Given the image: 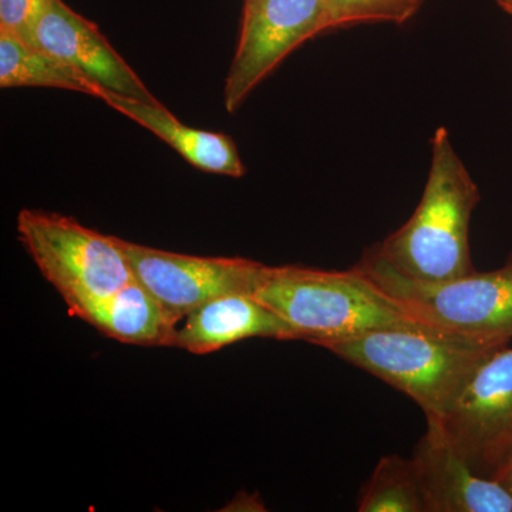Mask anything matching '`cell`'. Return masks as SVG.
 I'll return each mask as SVG.
<instances>
[{"instance_id":"obj_1","label":"cell","mask_w":512,"mask_h":512,"mask_svg":"<svg viewBox=\"0 0 512 512\" xmlns=\"http://www.w3.org/2000/svg\"><path fill=\"white\" fill-rule=\"evenodd\" d=\"M480 191L439 127L431 138L429 177L410 220L375 245L379 254L407 278L441 282L476 271L470 254V221Z\"/></svg>"},{"instance_id":"obj_2","label":"cell","mask_w":512,"mask_h":512,"mask_svg":"<svg viewBox=\"0 0 512 512\" xmlns=\"http://www.w3.org/2000/svg\"><path fill=\"white\" fill-rule=\"evenodd\" d=\"M510 342L473 340L429 329H383L320 345L412 397L427 421L439 420L468 380Z\"/></svg>"},{"instance_id":"obj_3","label":"cell","mask_w":512,"mask_h":512,"mask_svg":"<svg viewBox=\"0 0 512 512\" xmlns=\"http://www.w3.org/2000/svg\"><path fill=\"white\" fill-rule=\"evenodd\" d=\"M252 295L284 319L296 338L318 346L375 330L427 329L404 315L357 266L322 271L264 265Z\"/></svg>"},{"instance_id":"obj_4","label":"cell","mask_w":512,"mask_h":512,"mask_svg":"<svg viewBox=\"0 0 512 512\" xmlns=\"http://www.w3.org/2000/svg\"><path fill=\"white\" fill-rule=\"evenodd\" d=\"M404 315L424 328L473 340H512V251L501 268L441 282L407 278L376 247L356 265Z\"/></svg>"},{"instance_id":"obj_5","label":"cell","mask_w":512,"mask_h":512,"mask_svg":"<svg viewBox=\"0 0 512 512\" xmlns=\"http://www.w3.org/2000/svg\"><path fill=\"white\" fill-rule=\"evenodd\" d=\"M18 237L69 309L110 295L136 279L117 237L100 234L73 218L22 210Z\"/></svg>"},{"instance_id":"obj_6","label":"cell","mask_w":512,"mask_h":512,"mask_svg":"<svg viewBox=\"0 0 512 512\" xmlns=\"http://www.w3.org/2000/svg\"><path fill=\"white\" fill-rule=\"evenodd\" d=\"M427 426L478 474L493 477L512 448V346L488 357L450 409Z\"/></svg>"},{"instance_id":"obj_7","label":"cell","mask_w":512,"mask_h":512,"mask_svg":"<svg viewBox=\"0 0 512 512\" xmlns=\"http://www.w3.org/2000/svg\"><path fill=\"white\" fill-rule=\"evenodd\" d=\"M323 18V0H244L237 52L225 79L228 113H235L293 50L325 32Z\"/></svg>"},{"instance_id":"obj_8","label":"cell","mask_w":512,"mask_h":512,"mask_svg":"<svg viewBox=\"0 0 512 512\" xmlns=\"http://www.w3.org/2000/svg\"><path fill=\"white\" fill-rule=\"evenodd\" d=\"M134 278L175 318L231 293H254L262 264L247 258L175 254L117 238Z\"/></svg>"},{"instance_id":"obj_9","label":"cell","mask_w":512,"mask_h":512,"mask_svg":"<svg viewBox=\"0 0 512 512\" xmlns=\"http://www.w3.org/2000/svg\"><path fill=\"white\" fill-rule=\"evenodd\" d=\"M33 43L70 64L103 89V93H116L148 103L158 101L99 28L70 9L63 0H50L37 22Z\"/></svg>"},{"instance_id":"obj_10","label":"cell","mask_w":512,"mask_h":512,"mask_svg":"<svg viewBox=\"0 0 512 512\" xmlns=\"http://www.w3.org/2000/svg\"><path fill=\"white\" fill-rule=\"evenodd\" d=\"M413 458L427 512H512L503 485L478 474L433 427L427 426Z\"/></svg>"},{"instance_id":"obj_11","label":"cell","mask_w":512,"mask_h":512,"mask_svg":"<svg viewBox=\"0 0 512 512\" xmlns=\"http://www.w3.org/2000/svg\"><path fill=\"white\" fill-rule=\"evenodd\" d=\"M252 338L298 339L291 326L252 293H231L185 316L184 325L175 332L174 348L208 355Z\"/></svg>"},{"instance_id":"obj_12","label":"cell","mask_w":512,"mask_h":512,"mask_svg":"<svg viewBox=\"0 0 512 512\" xmlns=\"http://www.w3.org/2000/svg\"><path fill=\"white\" fill-rule=\"evenodd\" d=\"M69 311L107 338L143 348H174L180 322L137 279L110 295L79 303Z\"/></svg>"},{"instance_id":"obj_13","label":"cell","mask_w":512,"mask_h":512,"mask_svg":"<svg viewBox=\"0 0 512 512\" xmlns=\"http://www.w3.org/2000/svg\"><path fill=\"white\" fill-rule=\"evenodd\" d=\"M101 100L109 104L111 109L156 134L198 170L234 178L245 175L247 168L231 137L185 126L160 101L148 103L110 92H104Z\"/></svg>"},{"instance_id":"obj_14","label":"cell","mask_w":512,"mask_h":512,"mask_svg":"<svg viewBox=\"0 0 512 512\" xmlns=\"http://www.w3.org/2000/svg\"><path fill=\"white\" fill-rule=\"evenodd\" d=\"M0 87H50L103 96V89L70 64L8 32H0Z\"/></svg>"},{"instance_id":"obj_15","label":"cell","mask_w":512,"mask_h":512,"mask_svg":"<svg viewBox=\"0 0 512 512\" xmlns=\"http://www.w3.org/2000/svg\"><path fill=\"white\" fill-rule=\"evenodd\" d=\"M359 512H427L414 458L383 457L360 494Z\"/></svg>"},{"instance_id":"obj_16","label":"cell","mask_w":512,"mask_h":512,"mask_svg":"<svg viewBox=\"0 0 512 512\" xmlns=\"http://www.w3.org/2000/svg\"><path fill=\"white\" fill-rule=\"evenodd\" d=\"M424 0H323L326 30L348 28L357 23L389 22L403 25L413 18Z\"/></svg>"},{"instance_id":"obj_17","label":"cell","mask_w":512,"mask_h":512,"mask_svg":"<svg viewBox=\"0 0 512 512\" xmlns=\"http://www.w3.org/2000/svg\"><path fill=\"white\" fill-rule=\"evenodd\" d=\"M50 0H0V32L33 43L37 22Z\"/></svg>"},{"instance_id":"obj_18","label":"cell","mask_w":512,"mask_h":512,"mask_svg":"<svg viewBox=\"0 0 512 512\" xmlns=\"http://www.w3.org/2000/svg\"><path fill=\"white\" fill-rule=\"evenodd\" d=\"M497 483L503 485L505 490L511 494L512 497V448L507 457L504 458L503 463L498 466L497 470L494 471L493 477Z\"/></svg>"},{"instance_id":"obj_19","label":"cell","mask_w":512,"mask_h":512,"mask_svg":"<svg viewBox=\"0 0 512 512\" xmlns=\"http://www.w3.org/2000/svg\"><path fill=\"white\" fill-rule=\"evenodd\" d=\"M497 5L512 18V0H497Z\"/></svg>"},{"instance_id":"obj_20","label":"cell","mask_w":512,"mask_h":512,"mask_svg":"<svg viewBox=\"0 0 512 512\" xmlns=\"http://www.w3.org/2000/svg\"><path fill=\"white\" fill-rule=\"evenodd\" d=\"M495 2H497V0H495Z\"/></svg>"}]
</instances>
